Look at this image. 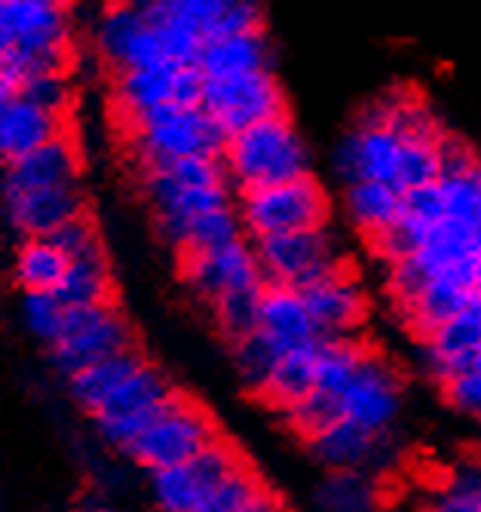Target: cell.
<instances>
[{
  "instance_id": "6da1fadb",
  "label": "cell",
  "mask_w": 481,
  "mask_h": 512,
  "mask_svg": "<svg viewBox=\"0 0 481 512\" xmlns=\"http://www.w3.org/2000/svg\"><path fill=\"white\" fill-rule=\"evenodd\" d=\"M71 65V7L50 0H0V92Z\"/></svg>"
},
{
  "instance_id": "7a4b0ae2",
  "label": "cell",
  "mask_w": 481,
  "mask_h": 512,
  "mask_svg": "<svg viewBox=\"0 0 481 512\" xmlns=\"http://www.w3.org/2000/svg\"><path fill=\"white\" fill-rule=\"evenodd\" d=\"M175 62L200 65L209 43L264 25V0H132Z\"/></svg>"
},
{
  "instance_id": "3957f363",
  "label": "cell",
  "mask_w": 481,
  "mask_h": 512,
  "mask_svg": "<svg viewBox=\"0 0 481 512\" xmlns=\"http://www.w3.org/2000/svg\"><path fill=\"white\" fill-rule=\"evenodd\" d=\"M224 166L236 194L313 175V157L292 114L255 123L227 138Z\"/></svg>"
},
{
  "instance_id": "277c9868",
  "label": "cell",
  "mask_w": 481,
  "mask_h": 512,
  "mask_svg": "<svg viewBox=\"0 0 481 512\" xmlns=\"http://www.w3.org/2000/svg\"><path fill=\"white\" fill-rule=\"evenodd\" d=\"M126 154L132 169L160 166L187 157H221L227 132L203 105H166L141 117L123 120Z\"/></svg>"
},
{
  "instance_id": "5b68a950",
  "label": "cell",
  "mask_w": 481,
  "mask_h": 512,
  "mask_svg": "<svg viewBox=\"0 0 481 512\" xmlns=\"http://www.w3.org/2000/svg\"><path fill=\"white\" fill-rule=\"evenodd\" d=\"M236 209L246 224L249 240L331 224V197L316 175L243 191L236 197Z\"/></svg>"
},
{
  "instance_id": "8992f818",
  "label": "cell",
  "mask_w": 481,
  "mask_h": 512,
  "mask_svg": "<svg viewBox=\"0 0 481 512\" xmlns=\"http://www.w3.org/2000/svg\"><path fill=\"white\" fill-rule=\"evenodd\" d=\"M218 439H224V433L212 411H206L197 399L184 393L166 417H160L148 433L129 442L120 454L132 460L135 467L154 473L203 454Z\"/></svg>"
},
{
  "instance_id": "52a82bcc",
  "label": "cell",
  "mask_w": 481,
  "mask_h": 512,
  "mask_svg": "<svg viewBox=\"0 0 481 512\" xmlns=\"http://www.w3.org/2000/svg\"><path fill=\"white\" fill-rule=\"evenodd\" d=\"M203 108L227 132V138L255 123L288 114L285 89L276 77V68L203 80Z\"/></svg>"
},
{
  "instance_id": "ba28073f",
  "label": "cell",
  "mask_w": 481,
  "mask_h": 512,
  "mask_svg": "<svg viewBox=\"0 0 481 512\" xmlns=\"http://www.w3.org/2000/svg\"><path fill=\"white\" fill-rule=\"evenodd\" d=\"M246 460L227 436L209 445L203 454L166 470L148 473V488L157 512H190L212 488H218L227 476H233Z\"/></svg>"
},
{
  "instance_id": "9c48e42d",
  "label": "cell",
  "mask_w": 481,
  "mask_h": 512,
  "mask_svg": "<svg viewBox=\"0 0 481 512\" xmlns=\"http://www.w3.org/2000/svg\"><path fill=\"white\" fill-rule=\"evenodd\" d=\"M111 96L120 120H132L166 105H203V74L200 65L157 62L114 74Z\"/></svg>"
},
{
  "instance_id": "30bf717a",
  "label": "cell",
  "mask_w": 481,
  "mask_h": 512,
  "mask_svg": "<svg viewBox=\"0 0 481 512\" xmlns=\"http://www.w3.org/2000/svg\"><path fill=\"white\" fill-rule=\"evenodd\" d=\"M95 46L111 68V77L157 62H175L157 28L132 0H114L102 10L99 25H95Z\"/></svg>"
},
{
  "instance_id": "8fae6325",
  "label": "cell",
  "mask_w": 481,
  "mask_h": 512,
  "mask_svg": "<svg viewBox=\"0 0 481 512\" xmlns=\"http://www.w3.org/2000/svg\"><path fill=\"white\" fill-rule=\"evenodd\" d=\"M178 276L187 286V292L200 298L206 307H212L230 292L267 286L252 240H239L224 249H212L200 255H184L178 258Z\"/></svg>"
},
{
  "instance_id": "7c38bea8",
  "label": "cell",
  "mask_w": 481,
  "mask_h": 512,
  "mask_svg": "<svg viewBox=\"0 0 481 512\" xmlns=\"http://www.w3.org/2000/svg\"><path fill=\"white\" fill-rule=\"evenodd\" d=\"M89 209V194L83 181L62 184V188H40L25 194H4V221L13 237V246L22 240H46L56 230Z\"/></svg>"
},
{
  "instance_id": "4fadbf2b",
  "label": "cell",
  "mask_w": 481,
  "mask_h": 512,
  "mask_svg": "<svg viewBox=\"0 0 481 512\" xmlns=\"http://www.w3.org/2000/svg\"><path fill=\"white\" fill-rule=\"evenodd\" d=\"M341 408L344 417L368 427L371 433H390L402 414V384L396 368L383 356L368 353L341 393Z\"/></svg>"
},
{
  "instance_id": "5bb4252c",
  "label": "cell",
  "mask_w": 481,
  "mask_h": 512,
  "mask_svg": "<svg viewBox=\"0 0 481 512\" xmlns=\"http://www.w3.org/2000/svg\"><path fill=\"white\" fill-rule=\"evenodd\" d=\"M255 255L261 261L264 279L276 286H292L298 276L313 270L322 261L347 255L341 249V237L334 227H313V230H295V234H276L252 240Z\"/></svg>"
},
{
  "instance_id": "9a60e30c",
  "label": "cell",
  "mask_w": 481,
  "mask_h": 512,
  "mask_svg": "<svg viewBox=\"0 0 481 512\" xmlns=\"http://www.w3.org/2000/svg\"><path fill=\"white\" fill-rule=\"evenodd\" d=\"M478 292H481V255L472 252L469 258L457 261L448 273H442L414 304L405 307V313L423 341L426 335L436 332L439 325L460 316Z\"/></svg>"
},
{
  "instance_id": "2e32d148",
  "label": "cell",
  "mask_w": 481,
  "mask_h": 512,
  "mask_svg": "<svg viewBox=\"0 0 481 512\" xmlns=\"http://www.w3.org/2000/svg\"><path fill=\"white\" fill-rule=\"evenodd\" d=\"M138 332L132 319L123 313V307H117L105 322H99L95 329L77 335V338H68V341H59L46 350V362L56 371L62 381L80 375V371L99 365L117 353H126L132 347H138Z\"/></svg>"
},
{
  "instance_id": "e0dca14e",
  "label": "cell",
  "mask_w": 481,
  "mask_h": 512,
  "mask_svg": "<svg viewBox=\"0 0 481 512\" xmlns=\"http://www.w3.org/2000/svg\"><path fill=\"white\" fill-rule=\"evenodd\" d=\"M304 451L331 470H371L380 460H387L390 451V433H371L368 427L350 421V417H341L331 427H325L322 433L304 439Z\"/></svg>"
},
{
  "instance_id": "ac0fdd59",
  "label": "cell",
  "mask_w": 481,
  "mask_h": 512,
  "mask_svg": "<svg viewBox=\"0 0 481 512\" xmlns=\"http://www.w3.org/2000/svg\"><path fill=\"white\" fill-rule=\"evenodd\" d=\"M62 135H68L65 114L46 111L19 92L0 96V154H4V163L19 160Z\"/></svg>"
},
{
  "instance_id": "d6986e66",
  "label": "cell",
  "mask_w": 481,
  "mask_h": 512,
  "mask_svg": "<svg viewBox=\"0 0 481 512\" xmlns=\"http://www.w3.org/2000/svg\"><path fill=\"white\" fill-rule=\"evenodd\" d=\"M77 181H83V166L71 135H62L56 142L43 145L19 160L4 163V194L62 188V184H77Z\"/></svg>"
},
{
  "instance_id": "ffe728a7",
  "label": "cell",
  "mask_w": 481,
  "mask_h": 512,
  "mask_svg": "<svg viewBox=\"0 0 481 512\" xmlns=\"http://www.w3.org/2000/svg\"><path fill=\"white\" fill-rule=\"evenodd\" d=\"M301 295L310 307V316L319 325V332L328 338H353V332L368 316V295L356 273L325 286H313Z\"/></svg>"
},
{
  "instance_id": "44dd1931",
  "label": "cell",
  "mask_w": 481,
  "mask_h": 512,
  "mask_svg": "<svg viewBox=\"0 0 481 512\" xmlns=\"http://www.w3.org/2000/svg\"><path fill=\"white\" fill-rule=\"evenodd\" d=\"M325 344H328V335H319L313 341H304L295 350H288L279 359L267 387L255 399L279 414L285 408H292L295 402H301L304 396H310L319 381V362H322Z\"/></svg>"
},
{
  "instance_id": "7402d4cb",
  "label": "cell",
  "mask_w": 481,
  "mask_h": 512,
  "mask_svg": "<svg viewBox=\"0 0 481 512\" xmlns=\"http://www.w3.org/2000/svg\"><path fill=\"white\" fill-rule=\"evenodd\" d=\"M151 362V356H148V350H144L141 344L138 347H132V350H126V353H117V356H111V359H105V362H99V365H92V368H86V371H80V375H74V378H68V381H62L65 384V393H68V399L86 414V417H92L95 411H99L138 368H144Z\"/></svg>"
},
{
  "instance_id": "603a6c76",
  "label": "cell",
  "mask_w": 481,
  "mask_h": 512,
  "mask_svg": "<svg viewBox=\"0 0 481 512\" xmlns=\"http://www.w3.org/2000/svg\"><path fill=\"white\" fill-rule=\"evenodd\" d=\"M276 68L273 59V43L264 31V25L227 34L215 43H209L200 56V74L203 80L230 77V74H246V71H264Z\"/></svg>"
},
{
  "instance_id": "cb8c5ba5",
  "label": "cell",
  "mask_w": 481,
  "mask_h": 512,
  "mask_svg": "<svg viewBox=\"0 0 481 512\" xmlns=\"http://www.w3.org/2000/svg\"><path fill=\"white\" fill-rule=\"evenodd\" d=\"M261 332L279 341L282 347L295 350L304 341L319 338V325L310 316V307L301 292L267 283L261 295Z\"/></svg>"
},
{
  "instance_id": "d4e9b609",
  "label": "cell",
  "mask_w": 481,
  "mask_h": 512,
  "mask_svg": "<svg viewBox=\"0 0 481 512\" xmlns=\"http://www.w3.org/2000/svg\"><path fill=\"white\" fill-rule=\"evenodd\" d=\"M344 209L350 224L368 240L402 218L405 194L383 181H353L344 184Z\"/></svg>"
},
{
  "instance_id": "484cf974",
  "label": "cell",
  "mask_w": 481,
  "mask_h": 512,
  "mask_svg": "<svg viewBox=\"0 0 481 512\" xmlns=\"http://www.w3.org/2000/svg\"><path fill=\"white\" fill-rule=\"evenodd\" d=\"M178 393H181V387H175V381L166 375V371L157 362H148L144 368H138L135 375L89 417V421H105V417H132V414H141V411L169 402Z\"/></svg>"
},
{
  "instance_id": "4316f807",
  "label": "cell",
  "mask_w": 481,
  "mask_h": 512,
  "mask_svg": "<svg viewBox=\"0 0 481 512\" xmlns=\"http://www.w3.org/2000/svg\"><path fill=\"white\" fill-rule=\"evenodd\" d=\"M71 261L50 240H22L13 246L10 279L19 292H56Z\"/></svg>"
},
{
  "instance_id": "83f0119b",
  "label": "cell",
  "mask_w": 481,
  "mask_h": 512,
  "mask_svg": "<svg viewBox=\"0 0 481 512\" xmlns=\"http://www.w3.org/2000/svg\"><path fill=\"white\" fill-rule=\"evenodd\" d=\"M65 307H89V304H114V276L108 252L89 255L80 261H71L65 279L53 292Z\"/></svg>"
},
{
  "instance_id": "f1b7e54d",
  "label": "cell",
  "mask_w": 481,
  "mask_h": 512,
  "mask_svg": "<svg viewBox=\"0 0 481 512\" xmlns=\"http://www.w3.org/2000/svg\"><path fill=\"white\" fill-rule=\"evenodd\" d=\"M239 240H249V234H246L243 218H239V209L230 206V209H218V212H209L197 221H190L169 249L175 252V258H184V255L224 249Z\"/></svg>"
},
{
  "instance_id": "f546056e",
  "label": "cell",
  "mask_w": 481,
  "mask_h": 512,
  "mask_svg": "<svg viewBox=\"0 0 481 512\" xmlns=\"http://www.w3.org/2000/svg\"><path fill=\"white\" fill-rule=\"evenodd\" d=\"M227 353H230V362H233V371H236L239 384L246 387V393L258 396L267 387V381L276 371L279 359L288 353V347H282L279 341H273L270 335H264L258 329L249 338H243V341L227 344Z\"/></svg>"
},
{
  "instance_id": "4dcf8cb0",
  "label": "cell",
  "mask_w": 481,
  "mask_h": 512,
  "mask_svg": "<svg viewBox=\"0 0 481 512\" xmlns=\"http://www.w3.org/2000/svg\"><path fill=\"white\" fill-rule=\"evenodd\" d=\"M316 500L322 512H377V488L365 470H331L325 473Z\"/></svg>"
},
{
  "instance_id": "1f68e13d",
  "label": "cell",
  "mask_w": 481,
  "mask_h": 512,
  "mask_svg": "<svg viewBox=\"0 0 481 512\" xmlns=\"http://www.w3.org/2000/svg\"><path fill=\"white\" fill-rule=\"evenodd\" d=\"M261 295H264V286L261 289H243V292H230L221 301H215L212 307H206L215 332L227 344L243 341L261 329Z\"/></svg>"
},
{
  "instance_id": "d6a6232c",
  "label": "cell",
  "mask_w": 481,
  "mask_h": 512,
  "mask_svg": "<svg viewBox=\"0 0 481 512\" xmlns=\"http://www.w3.org/2000/svg\"><path fill=\"white\" fill-rule=\"evenodd\" d=\"M341 417H344L341 396L338 393H325V390H313L310 396H304L292 408L279 411L282 427L288 433H295L301 442L310 439V436H316V433H322L334 421H341Z\"/></svg>"
},
{
  "instance_id": "836d02e7",
  "label": "cell",
  "mask_w": 481,
  "mask_h": 512,
  "mask_svg": "<svg viewBox=\"0 0 481 512\" xmlns=\"http://www.w3.org/2000/svg\"><path fill=\"white\" fill-rule=\"evenodd\" d=\"M420 347L436 356H457L472 347H481V292L472 298V304L460 316L448 319L432 335H426Z\"/></svg>"
},
{
  "instance_id": "e575fe53",
  "label": "cell",
  "mask_w": 481,
  "mask_h": 512,
  "mask_svg": "<svg viewBox=\"0 0 481 512\" xmlns=\"http://www.w3.org/2000/svg\"><path fill=\"white\" fill-rule=\"evenodd\" d=\"M19 316H22L25 332L43 350L59 344L62 322H65V304L53 292H19Z\"/></svg>"
},
{
  "instance_id": "d590c367",
  "label": "cell",
  "mask_w": 481,
  "mask_h": 512,
  "mask_svg": "<svg viewBox=\"0 0 481 512\" xmlns=\"http://www.w3.org/2000/svg\"><path fill=\"white\" fill-rule=\"evenodd\" d=\"M270 485L261 479V473L252 467V460L243 463L233 476H227L218 488H212L190 512H239L252 500H258Z\"/></svg>"
},
{
  "instance_id": "8d00e7d4",
  "label": "cell",
  "mask_w": 481,
  "mask_h": 512,
  "mask_svg": "<svg viewBox=\"0 0 481 512\" xmlns=\"http://www.w3.org/2000/svg\"><path fill=\"white\" fill-rule=\"evenodd\" d=\"M429 230H432V224H423V221H414V218L402 215L387 230H380V234L368 237V246L374 249L377 258H383L393 267V264L417 255L429 243Z\"/></svg>"
},
{
  "instance_id": "74e56055",
  "label": "cell",
  "mask_w": 481,
  "mask_h": 512,
  "mask_svg": "<svg viewBox=\"0 0 481 512\" xmlns=\"http://www.w3.org/2000/svg\"><path fill=\"white\" fill-rule=\"evenodd\" d=\"M59 252L68 255V261H80V258H89V255H99V252H108L105 243H102V230L95 224V215L86 212L68 224H62L53 237H46Z\"/></svg>"
},
{
  "instance_id": "f35d334b",
  "label": "cell",
  "mask_w": 481,
  "mask_h": 512,
  "mask_svg": "<svg viewBox=\"0 0 481 512\" xmlns=\"http://www.w3.org/2000/svg\"><path fill=\"white\" fill-rule=\"evenodd\" d=\"M19 96L37 102L46 111H56V114H68L71 108V80L68 74H50V77H37L31 83H25L22 89H16ZM0 96H10V92H0Z\"/></svg>"
},
{
  "instance_id": "ab89813d",
  "label": "cell",
  "mask_w": 481,
  "mask_h": 512,
  "mask_svg": "<svg viewBox=\"0 0 481 512\" xmlns=\"http://www.w3.org/2000/svg\"><path fill=\"white\" fill-rule=\"evenodd\" d=\"M402 215H408L414 221H423V224H439L442 218H448L442 181H432V184H423V188H417V191H408Z\"/></svg>"
},
{
  "instance_id": "60d3db41",
  "label": "cell",
  "mask_w": 481,
  "mask_h": 512,
  "mask_svg": "<svg viewBox=\"0 0 481 512\" xmlns=\"http://www.w3.org/2000/svg\"><path fill=\"white\" fill-rule=\"evenodd\" d=\"M102 512H105V509H102Z\"/></svg>"
}]
</instances>
